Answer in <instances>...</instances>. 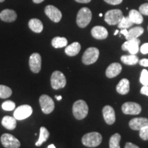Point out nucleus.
Returning <instances> with one entry per match:
<instances>
[{
    "label": "nucleus",
    "mask_w": 148,
    "mask_h": 148,
    "mask_svg": "<svg viewBox=\"0 0 148 148\" xmlns=\"http://www.w3.org/2000/svg\"><path fill=\"white\" fill-rule=\"evenodd\" d=\"M148 125V119L147 118H134L129 122V126L134 130H140L144 127Z\"/></svg>",
    "instance_id": "obj_15"
},
{
    "label": "nucleus",
    "mask_w": 148,
    "mask_h": 148,
    "mask_svg": "<svg viewBox=\"0 0 148 148\" xmlns=\"http://www.w3.org/2000/svg\"><path fill=\"white\" fill-rule=\"evenodd\" d=\"M32 108L29 105H22L17 107L14 112V117L16 120H23L28 118L32 114Z\"/></svg>",
    "instance_id": "obj_8"
},
{
    "label": "nucleus",
    "mask_w": 148,
    "mask_h": 148,
    "mask_svg": "<svg viewBox=\"0 0 148 148\" xmlns=\"http://www.w3.org/2000/svg\"><path fill=\"white\" fill-rule=\"evenodd\" d=\"M129 18L133 23L140 24L143 23V18L142 14L136 10H131L129 12Z\"/></svg>",
    "instance_id": "obj_24"
},
{
    "label": "nucleus",
    "mask_w": 148,
    "mask_h": 148,
    "mask_svg": "<svg viewBox=\"0 0 148 148\" xmlns=\"http://www.w3.org/2000/svg\"><path fill=\"white\" fill-rule=\"evenodd\" d=\"M39 103L43 113L49 114L54 110V101L49 96L47 95H42L39 98Z\"/></svg>",
    "instance_id": "obj_7"
},
{
    "label": "nucleus",
    "mask_w": 148,
    "mask_h": 148,
    "mask_svg": "<svg viewBox=\"0 0 148 148\" xmlns=\"http://www.w3.org/2000/svg\"><path fill=\"white\" fill-rule=\"evenodd\" d=\"M49 136V131L46 129L45 127H41L40 128V135H39V138H38V141L36 142V146L38 147V146H40L42 143H45L48 139Z\"/></svg>",
    "instance_id": "obj_26"
},
{
    "label": "nucleus",
    "mask_w": 148,
    "mask_h": 148,
    "mask_svg": "<svg viewBox=\"0 0 148 148\" xmlns=\"http://www.w3.org/2000/svg\"><path fill=\"white\" fill-rule=\"evenodd\" d=\"M118 33H119V30H118V29H116V30L114 33V35H116L118 34Z\"/></svg>",
    "instance_id": "obj_45"
},
{
    "label": "nucleus",
    "mask_w": 148,
    "mask_h": 148,
    "mask_svg": "<svg viewBox=\"0 0 148 148\" xmlns=\"http://www.w3.org/2000/svg\"><path fill=\"white\" fill-rule=\"evenodd\" d=\"M1 142L5 148H18L21 145L19 140L10 134H3L1 136Z\"/></svg>",
    "instance_id": "obj_9"
},
{
    "label": "nucleus",
    "mask_w": 148,
    "mask_h": 148,
    "mask_svg": "<svg viewBox=\"0 0 148 148\" xmlns=\"http://www.w3.org/2000/svg\"><path fill=\"white\" fill-rule=\"evenodd\" d=\"M88 107L86 101L79 99L75 101L73 105V114L77 120H82L87 116Z\"/></svg>",
    "instance_id": "obj_2"
},
{
    "label": "nucleus",
    "mask_w": 148,
    "mask_h": 148,
    "mask_svg": "<svg viewBox=\"0 0 148 148\" xmlns=\"http://www.w3.org/2000/svg\"><path fill=\"white\" fill-rule=\"evenodd\" d=\"M12 92L10 88L5 85H0V98L6 99L10 97L12 95Z\"/></svg>",
    "instance_id": "obj_29"
},
{
    "label": "nucleus",
    "mask_w": 148,
    "mask_h": 148,
    "mask_svg": "<svg viewBox=\"0 0 148 148\" xmlns=\"http://www.w3.org/2000/svg\"><path fill=\"white\" fill-rule=\"evenodd\" d=\"M66 83V77L62 72L56 71L51 76V85L53 89L57 90L64 88Z\"/></svg>",
    "instance_id": "obj_6"
},
{
    "label": "nucleus",
    "mask_w": 148,
    "mask_h": 148,
    "mask_svg": "<svg viewBox=\"0 0 148 148\" xmlns=\"http://www.w3.org/2000/svg\"><path fill=\"white\" fill-rule=\"evenodd\" d=\"M92 18V13L91 11L89 8H82L79 10L78 13H77L76 22L77 25L79 27H86L89 24L91 21Z\"/></svg>",
    "instance_id": "obj_3"
},
{
    "label": "nucleus",
    "mask_w": 148,
    "mask_h": 148,
    "mask_svg": "<svg viewBox=\"0 0 148 148\" xmlns=\"http://www.w3.org/2000/svg\"><path fill=\"white\" fill-rule=\"evenodd\" d=\"M120 140H121V135L118 134V133H115L110 138V140H109V147L120 148Z\"/></svg>",
    "instance_id": "obj_28"
},
{
    "label": "nucleus",
    "mask_w": 148,
    "mask_h": 148,
    "mask_svg": "<svg viewBox=\"0 0 148 148\" xmlns=\"http://www.w3.org/2000/svg\"><path fill=\"white\" fill-rule=\"evenodd\" d=\"M123 17V15L121 10L114 9V10H108L105 14L104 20L108 25H114L119 23Z\"/></svg>",
    "instance_id": "obj_5"
},
{
    "label": "nucleus",
    "mask_w": 148,
    "mask_h": 148,
    "mask_svg": "<svg viewBox=\"0 0 148 148\" xmlns=\"http://www.w3.org/2000/svg\"><path fill=\"white\" fill-rule=\"evenodd\" d=\"M91 34L93 38L98 40H102L106 38L108 36L107 29L103 26H95L91 29Z\"/></svg>",
    "instance_id": "obj_16"
},
{
    "label": "nucleus",
    "mask_w": 148,
    "mask_h": 148,
    "mask_svg": "<svg viewBox=\"0 0 148 148\" xmlns=\"http://www.w3.org/2000/svg\"><path fill=\"white\" fill-rule=\"evenodd\" d=\"M138 62H139L140 65L143 66H148V59L147 58L142 59V60L138 61Z\"/></svg>",
    "instance_id": "obj_38"
},
{
    "label": "nucleus",
    "mask_w": 148,
    "mask_h": 148,
    "mask_svg": "<svg viewBox=\"0 0 148 148\" xmlns=\"http://www.w3.org/2000/svg\"><path fill=\"white\" fill-rule=\"evenodd\" d=\"M32 1H34L35 3H40L42 2V1H43L44 0H32Z\"/></svg>",
    "instance_id": "obj_42"
},
{
    "label": "nucleus",
    "mask_w": 148,
    "mask_h": 148,
    "mask_svg": "<svg viewBox=\"0 0 148 148\" xmlns=\"http://www.w3.org/2000/svg\"><path fill=\"white\" fill-rule=\"evenodd\" d=\"M5 0H0V2H3V1H4Z\"/></svg>",
    "instance_id": "obj_46"
},
{
    "label": "nucleus",
    "mask_w": 148,
    "mask_h": 148,
    "mask_svg": "<svg viewBox=\"0 0 148 148\" xmlns=\"http://www.w3.org/2000/svg\"><path fill=\"white\" fill-rule=\"evenodd\" d=\"M139 132V136L141 139L144 140H148V125L147 126L144 127L143 128L140 130Z\"/></svg>",
    "instance_id": "obj_33"
},
{
    "label": "nucleus",
    "mask_w": 148,
    "mask_h": 148,
    "mask_svg": "<svg viewBox=\"0 0 148 148\" xmlns=\"http://www.w3.org/2000/svg\"><path fill=\"white\" fill-rule=\"evenodd\" d=\"M29 65L33 73H38L41 69V56L39 53H34L29 57Z\"/></svg>",
    "instance_id": "obj_12"
},
{
    "label": "nucleus",
    "mask_w": 148,
    "mask_h": 148,
    "mask_svg": "<svg viewBox=\"0 0 148 148\" xmlns=\"http://www.w3.org/2000/svg\"><path fill=\"white\" fill-rule=\"evenodd\" d=\"M45 12L46 15L55 23H58L62 18V13L60 10H58L54 5H47L45 8Z\"/></svg>",
    "instance_id": "obj_11"
},
{
    "label": "nucleus",
    "mask_w": 148,
    "mask_h": 148,
    "mask_svg": "<svg viewBox=\"0 0 148 148\" xmlns=\"http://www.w3.org/2000/svg\"><path fill=\"white\" fill-rule=\"evenodd\" d=\"M104 1L110 5H118L120 4L123 1V0H104Z\"/></svg>",
    "instance_id": "obj_36"
},
{
    "label": "nucleus",
    "mask_w": 148,
    "mask_h": 148,
    "mask_svg": "<svg viewBox=\"0 0 148 148\" xmlns=\"http://www.w3.org/2000/svg\"><path fill=\"white\" fill-rule=\"evenodd\" d=\"M102 15H103V14H101V13H100V14H99V16H102Z\"/></svg>",
    "instance_id": "obj_47"
},
{
    "label": "nucleus",
    "mask_w": 148,
    "mask_h": 148,
    "mask_svg": "<svg viewBox=\"0 0 148 148\" xmlns=\"http://www.w3.org/2000/svg\"><path fill=\"white\" fill-rule=\"evenodd\" d=\"M140 93L148 96V86H143L140 89Z\"/></svg>",
    "instance_id": "obj_37"
},
{
    "label": "nucleus",
    "mask_w": 148,
    "mask_h": 148,
    "mask_svg": "<svg viewBox=\"0 0 148 148\" xmlns=\"http://www.w3.org/2000/svg\"><path fill=\"white\" fill-rule=\"evenodd\" d=\"M143 32L144 29L142 27H134L128 31V33H127V36H125V38H126L127 40L138 38V37L143 34Z\"/></svg>",
    "instance_id": "obj_23"
},
{
    "label": "nucleus",
    "mask_w": 148,
    "mask_h": 148,
    "mask_svg": "<svg viewBox=\"0 0 148 148\" xmlns=\"http://www.w3.org/2000/svg\"><path fill=\"white\" fill-rule=\"evenodd\" d=\"M121 60L123 63L127 65H134L138 62V58L136 55H124L121 57Z\"/></svg>",
    "instance_id": "obj_25"
},
{
    "label": "nucleus",
    "mask_w": 148,
    "mask_h": 148,
    "mask_svg": "<svg viewBox=\"0 0 148 148\" xmlns=\"http://www.w3.org/2000/svg\"><path fill=\"white\" fill-rule=\"evenodd\" d=\"M55 97L56 98L57 100H58V101H60V100H61V99H62V96H60V95H59V96L56 95Z\"/></svg>",
    "instance_id": "obj_43"
},
{
    "label": "nucleus",
    "mask_w": 148,
    "mask_h": 148,
    "mask_svg": "<svg viewBox=\"0 0 148 148\" xmlns=\"http://www.w3.org/2000/svg\"><path fill=\"white\" fill-rule=\"evenodd\" d=\"M68 41L64 37L56 36L51 40V45L54 48H62L67 45Z\"/></svg>",
    "instance_id": "obj_27"
},
{
    "label": "nucleus",
    "mask_w": 148,
    "mask_h": 148,
    "mask_svg": "<svg viewBox=\"0 0 148 148\" xmlns=\"http://www.w3.org/2000/svg\"><path fill=\"white\" fill-rule=\"evenodd\" d=\"M139 12L143 15L148 16V3H143L139 7Z\"/></svg>",
    "instance_id": "obj_34"
},
{
    "label": "nucleus",
    "mask_w": 148,
    "mask_h": 148,
    "mask_svg": "<svg viewBox=\"0 0 148 148\" xmlns=\"http://www.w3.org/2000/svg\"><path fill=\"white\" fill-rule=\"evenodd\" d=\"M125 148H140L138 146L134 145V143H125Z\"/></svg>",
    "instance_id": "obj_39"
},
{
    "label": "nucleus",
    "mask_w": 148,
    "mask_h": 148,
    "mask_svg": "<svg viewBox=\"0 0 148 148\" xmlns=\"http://www.w3.org/2000/svg\"><path fill=\"white\" fill-rule=\"evenodd\" d=\"M122 112L125 114H133V115H136L138 114L141 112V106L137 103L135 102H125L122 105L121 107Z\"/></svg>",
    "instance_id": "obj_10"
},
{
    "label": "nucleus",
    "mask_w": 148,
    "mask_h": 148,
    "mask_svg": "<svg viewBox=\"0 0 148 148\" xmlns=\"http://www.w3.org/2000/svg\"><path fill=\"white\" fill-rule=\"evenodd\" d=\"M122 66L119 63L114 62L108 66L106 71V75L108 78H112L117 76L121 72Z\"/></svg>",
    "instance_id": "obj_17"
},
{
    "label": "nucleus",
    "mask_w": 148,
    "mask_h": 148,
    "mask_svg": "<svg viewBox=\"0 0 148 148\" xmlns=\"http://www.w3.org/2000/svg\"><path fill=\"white\" fill-rule=\"evenodd\" d=\"M102 141V136L99 132H92L84 134L82 138V144L88 147H95Z\"/></svg>",
    "instance_id": "obj_1"
},
{
    "label": "nucleus",
    "mask_w": 148,
    "mask_h": 148,
    "mask_svg": "<svg viewBox=\"0 0 148 148\" xmlns=\"http://www.w3.org/2000/svg\"><path fill=\"white\" fill-rule=\"evenodd\" d=\"M16 119L14 116H3L1 121V124L6 129L10 130H14L16 126Z\"/></svg>",
    "instance_id": "obj_21"
},
{
    "label": "nucleus",
    "mask_w": 148,
    "mask_h": 148,
    "mask_svg": "<svg viewBox=\"0 0 148 148\" xmlns=\"http://www.w3.org/2000/svg\"><path fill=\"white\" fill-rule=\"evenodd\" d=\"M17 15L15 11L10 9H5L0 13V18L5 22H13L16 19Z\"/></svg>",
    "instance_id": "obj_18"
},
{
    "label": "nucleus",
    "mask_w": 148,
    "mask_h": 148,
    "mask_svg": "<svg viewBox=\"0 0 148 148\" xmlns=\"http://www.w3.org/2000/svg\"><path fill=\"white\" fill-rule=\"evenodd\" d=\"M118 27L121 29H127L133 25V23L130 19L129 16H123L121 21L117 24Z\"/></svg>",
    "instance_id": "obj_30"
},
{
    "label": "nucleus",
    "mask_w": 148,
    "mask_h": 148,
    "mask_svg": "<svg viewBox=\"0 0 148 148\" xmlns=\"http://www.w3.org/2000/svg\"><path fill=\"white\" fill-rule=\"evenodd\" d=\"M140 40L138 38H135V39L127 40L121 46V48L123 50H127L130 54L135 55L138 53V45L140 44Z\"/></svg>",
    "instance_id": "obj_13"
},
{
    "label": "nucleus",
    "mask_w": 148,
    "mask_h": 148,
    "mask_svg": "<svg viewBox=\"0 0 148 148\" xmlns=\"http://www.w3.org/2000/svg\"><path fill=\"white\" fill-rule=\"evenodd\" d=\"M140 52H141L143 54H147L148 53V43H144L143 45L140 47Z\"/></svg>",
    "instance_id": "obj_35"
},
{
    "label": "nucleus",
    "mask_w": 148,
    "mask_h": 148,
    "mask_svg": "<svg viewBox=\"0 0 148 148\" xmlns=\"http://www.w3.org/2000/svg\"><path fill=\"white\" fill-rule=\"evenodd\" d=\"M102 113L103 119L107 124L112 125L115 122V112L112 106H108V105L105 106L102 110Z\"/></svg>",
    "instance_id": "obj_14"
},
{
    "label": "nucleus",
    "mask_w": 148,
    "mask_h": 148,
    "mask_svg": "<svg viewBox=\"0 0 148 148\" xmlns=\"http://www.w3.org/2000/svg\"><path fill=\"white\" fill-rule=\"evenodd\" d=\"M140 82L143 86H148V71L143 69L141 71L140 77Z\"/></svg>",
    "instance_id": "obj_32"
},
{
    "label": "nucleus",
    "mask_w": 148,
    "mask_h": 148,
    "mask_svg": "<svg viewBox=\"0 0 148 148\" xmlns=\"http://www.w3.org/2000/svg\"><path fill=\"white\" fill-rule=\"evenodd\" d=\"M75 1H76L77 2H79V3H89L91 0H75Z\"/></svg>",
    "instance_id": "obj_40"
},
{
    "label": "nucleus",
    "mask_w": 148,
    "mask_h": 148,
    "mask_svg": "<svg viewBox=\"0 0 148 148\" xmlns=\"http://www.w3.org/2000/svg\"><path fill=\"white\" fill-rule=\"evenodd\" d=\"M28 25L31 30L36 33L41 32L43 29V25L38 18H32L29 20Z\"/></svg>",
    "instance_id": "obj_22"
},
{
    "label": "nucleus",
    "mask_w": 148,
    "mask_h": 148,
    "mask_svg": "<svg viewBox=\"0 0 148 148\" xmlns=\"http://www.w3.org/2000/svg\"><path fill=\"white\" fill-rule=\"evenodd\" d=\"M116 90L121 95H126L130 91V82L126 78H123L116 85Z\"/></svg>",
    "instance_id": "obj_19"
},
{
    "label": "nucleus",
    "mask_w": 148,
    "mask_h": 148,
    "mask_svg": "<svg viewBox=\"0 0 148 148\" xmlns=\"http://www.w3.org/2000/svg\"><path fill=\"white\" fill-rule=\"evenodd\" d=\"M99 56V51L96 47H89L84 51L82 60L86 65L95 63Z\"/></svg>",
    "instance_id": "obj_4"
},
{
    "label": "nucleus",
    "mask_w": 148,
    "mask_h": 148,
    "mask_svg": "<svg viewBox=\"0 0 148 148\" xmlns=\"http://www.w3.org/2000/svg\"><path fill=\"white\" fill-rule=\"evenodd\" d=\"M120 33H121V34L124 35L125 37L127 36V33H128V31L127 30V29H123L122 30H121V32H120Z\"/></svg>",
    "instance_id": "obj_41"
},
{
    "label": "nucleus",
    "mask_w": 148,
    "mask_h": 148,
    "mask_svg": "<svg viewBox=\"0 0 148 148\" xmlns=\"http://www.w3.org/2000/svg\"><path fill=\"white\" fill-rule=\"evenodd\" d=\"M81 49V45L78 42H74L65 48V53L69 56H74L78 54Z\"/></svg>",
    "instance_id": "obj_20"
},
{
    "label": "nucleus",
    "mask_w": 148,
    "mask_h": 148,
    "mask_svg": "<svg viewBox=\"0 0 148 148\" xmlns=\"http://www.w3.org/2000/svg\"><path fill=\"white\" fill-rule=\"evenodd\" d=\"M47 148H56V147L53 144H51V145H49V146H48Z\"/></svg>",
    "instance_id": "obj_44"
},
{
    "label": "nucleus",
    "mask_w": 148,
    "mask_h": 148,
    "mask_svg": "<svg viewBox=\"0 0 148 148\" xmlns=\"http://www.w3.org/2000/svg\"><path fill=\"white\" fill-rule=\"evenodd\" d=\"M1 107L4 110L6 111H11L13 110L15 108V103L12 101H6L3 102L1 105Z\"/></svg>",
    "instance_id": "obj_31"
}]
</instances>
